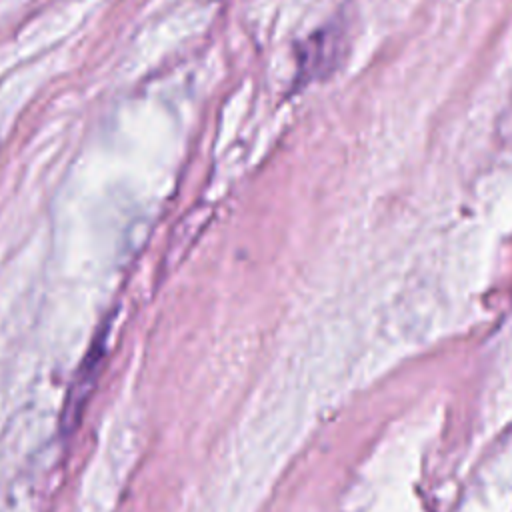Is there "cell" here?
<instances>
[{
    "label": "cell",
    "mask_w": 512,
    "mask_h": 512,
    "mask_svg": "<svg viewBox=\"0 0 512 512\" xmlns=\"http://www.w3.org/2000/svg\"><path fill=\"white\" fill-rule=\"evenodd\" d=\"M100 358H102V346H94L90 350V354L86 356L84 360V366L80 368L78 372V378L74 380V388L68 396V402H66V410H64V422L68 424L66 430L70 432L78 420V414L82 412V404L86 402L88 394H90V388H92V382H94V374H98V368H100Z\"/></svg>",
    "instance_id": "6da1fadb"
}]
</instances>
